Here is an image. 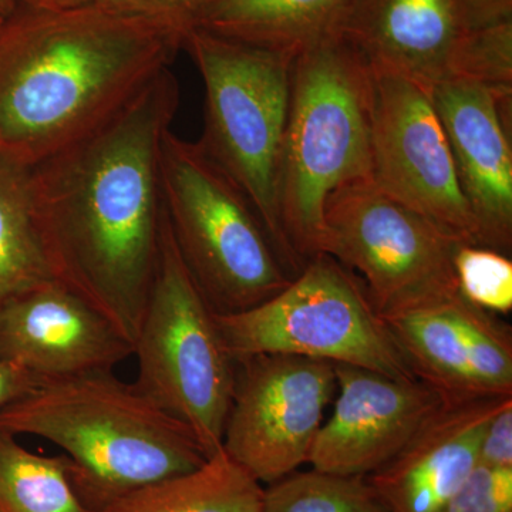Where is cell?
<instances>
[{"label":"cell","instance_id":"cell-1","mask_svg":"<svg viewBox=\"0 0 512 512\" xmlns=\"http://www.w3.org/2000/svg\"><path fill=\"white\" fill-rule=\"evenodd\" d=\"M178 106L180 84L168 67L92 133L30 168L57 279L133 346L160 262L161 148Z\"/></svg>","mask_w":512,"mask_h":512},{"label":"cell","instance_id":"cell-2","mask_svg":"<svg viewBox=\"0 0 512 512\" xmlns=\"http://www.w3.org/2000/svg\"><path fill=\"white\" fill-rule=\"evenodd\" d=\"M184 32L97 3L0 25V157L32 168L110 119L183 50Z\"/></svg>","mask_w":512,"mask_h":512},{"label":"cell","instance_id":"cell-3","mask_svg":"<svg viewBox=\"0 0 512 512\" xmlns=\"http://www.w3.org/2000/svg\"><path fill=\"white\" fill-rule=\"evenodd\" d=\"M0 429L59 447L74 491L92 512L208 460L183 423L113 370L45 380L0 410Z\"/></svg>","mask_w":512,"mask_h":512},{"label":"cell","instance_id":"cell-4","mask_svg":"<svg viewBox=\"0 0 512 512\" xmlns=\"http://www.w3.org/2000/svg\"><path fill=\"white\" fill-rule=\"evenodd\" d=\"M372 170V73L329 33L293 59L279 164V225L299 271L322 254L330 195Z\"/></svg>","mask_w":512,"mask_h":512},{"label":"cell","instance_id":"cell-5","mask_svg":"<svg viewBox=\"0 0 512 512\" xmlns=\"http://www.w3.org/2000/svg\"><path fill=\"white\" fill-rule=\"evenodd\" d=\"M183 50L204 83L201 150L244 192L289 274L299 272L278 217V177L295 56L185 30Z\"/></svg>","mask_w":512,"mask_h":512},{"label":"cell","instance_id":"cell-6","mask_svg":"<svg viewBox=\"0 0 512 512\" xmlns=\"http://www.w3.org/2000/svg\"><path fill=\"white\" fill-rule=\"evenodd\" d=\"M161 192L175 247L212 311H248L291 282L244 192L173 130L161 148Z\"/></svg>","mask_w":512,"mask_h":512},{"label":"cell","instance_id":"cell-7","mask_svg":"<svg viewBox=\"0 0 512 512\" xmlns=\"http://www.w3.org/2000/svg\"><path fill=\"white\" fill-rule=\"evenodd\" d=\"M133 356L138 392L183 423L205 456L218 453L237 362L225 348L215 312L178 254L165 212L160 262Z\"/></svg>","mask_w":512,"mask_h":512},{"label":"cell","instance_id":"cell-8","mask_svg":"<svg viewBox=\"0 0 512 512\" xmlns=\"http://www.w3.org/2000/svg\"><path fill=\"white\" fill-rule=\"evenodd\" d=\"M215 319L235 362L293 355L417 379L363 282L326 254L309 259L268 301Z\"/></svg>","mask_w":512,"mask_h":512},{"label":"cell","instance_id":"cell-9","mask_svg":"<svg viewBox=\"0 0 512 512\" xmlns=\"http://www.w3.org/2000/svg\"><path fill=\"white\" fill-rule=\"evenodd\" d=\"M461 244L372 180L345 185L326 201L322 254L360 275L382 318L457 295Z\"/></svg>","mask_w":512,"mask_h":512},{"label":"cell","instance_id":"cell-10","mask_svg":"<svg viewBox=\"0 0 512 512\" xmlns=\"http://www.w3.org/2000/svg\"><path fill=\"white\" fill-rule=\"evenodd\" d=\"M335 389V365L323 360H238L222 450L261 484L289 476L308 463Z\"/></svg>","mask_w":512,"mask_h":512},{"label":"cell","instance_id":"cell-11","mask_svg":"<svg viewBox=\"0 0 512 512\" xmlns=\"http://www.w3.org/2000/svg\"><path fill=\"white\" fill-rule=\"evenodd\" d=\"M372 161L380 190L457 241L478 245L476 220L429 87L372 73Z\"/></svg>","mask_w":512,"mask_h":512},{"label":"cell","instance_id":"cell-12","mask_svg":"<svg viewBox=\"0 0 512 512\" xmlns=\"http://www.w3.org/2000/svg\"><path fill=\"white\" fill-rule=\"evenodd\" d=\"M335 375V407L320 427L308 460L323 473H376L444 402L420 379H394L349 365H335Z\"/></svg>","mask_w":512,"mask_h":512},{"label":"cell","instance_id":"cell-13","mask_svg":"<svg viewBox=\"0 0 512 512\" xmlns=\"http://www.w3.org/2000/svg\"><path fill=\"white\" fill-rule=\"evenodd\" d=\"M133 350L100 309L62 281L0 305V359L42 382L113 370Z\"/></svg>","mask_w":512,"mask_h":512},{"label":"cell","instance_id":"cell-14","mask_svg":"<svg viewBox=\"0 0 512 512\" xmlns=\"http://www.w3.org/2000/svg\"><path fill=\"white\" fill-rule=\"evenodd\" d=\"M458 183L478 228V245L512 248L511 101L470 80L431 89Z\"/></svg>","mask_w":512,"mask_h":512},{"label":"cell","instance_id":"cell-15","mask_svg":"<svg viewBox=\"0 0 512 512\" xmlns=\"http://www.w3.org/2000/svg\"><path fill=\"white\" fill-rule=\"evenodd\" d=\"M467 30L453 0H350L330 33L370 72L433 89L453 79Z\"/></svg>","mask_w":512,"mask_h":512},{"label":"cell","instance_id":"cell-16","mask_svg":"<svg viewBox=\"0 0 512 512\" xmlns=\"http://www.w3.org/2000/svg\"><path fill=\"white\" fill-rule=\"evenodd\" d=\"M511 400L443 402L396 457L367 476L390 512H440L477 467L488 423Z\"/></svg>","mask_w":512,"mask_h":512},{"label":"cell","instance_id":"cell-17","mask_svg":"<svg viewBox=\"0 0 512 512\" xmlns=\"http://www.w3.org/2000/svg\"><path fill=\"white\" fill-rule=\"evenodd\" d=\"M349 2L210 0L195 16L191 26L296 56L332 32Z\"/></svg>","mask_w":512,"mask_h":512},{"label":"cell","instance_id":"cell-18","mask_svg":"<svg viewBox=\"0 0 512 512\" xmlns=\"http://www.w3.org/2000/svg\"><path fill=\"white\" fill-rule=\"evenodd\" d=\"M457 295L384 316L414 375L444 402L477 399L466 339L457 315Z\"/></svg>","mask_w":512,"mask_h":512},{"label":"cell","instance_id":"cell-19","mask_svg":"<svg viewBox=\"0 0 512 512\" xmlns=\"http://www.w3.org/2000/svg\"><path fill=\"white\" fill-rule=\"evenodd\" d=\"M264 491L221 448L197 470L138 488L99 512H262Z\"/></svg>","mask_w":512,"mask_h":512},{"label":"cell","instance_id":"cell-20","mask_svg":"<svg viewBox=\"0 0 512 512\" xmlns=\"http://www.w3.org/2000/svg\"><path fill=\"white\" fill-rule=\"evenodd\" d=\"M59 281L37 220L30 168L0 157V305Z\"/></svg>","mask_w":512,"mask_h":512},{"label":"cell","instance_id":"cell-21","mask_svg":"<svg viewBox=\"0 0 512 512\" xmlns=\"http://www.w3.org/2000/svg\"><path fill=\"white\" fill-rule=\"evenodd\" d=\"M16 437L0 429V512H92L74 491L66 456L33 453Z\"/></svg>","mask_w":512,"mask_h":512},{"label":"cell","instance_id":"cell-22","mask_svg":"<svg viewBox=\"0 0 512 512\" xmlns=\"http://www.w3.org/2000/svg\"><path fill=\"white\" fill-rule=\"evenodd\" d=\"M262 512H390L363 476L293 471L264 491Z\"/></svg>","mask_w":512,"mask_h":512},{"label":"cell","instance_id":"cell-23","mask_svg":"<svg viewBox=\"0 0 512 512\" xmlns=\"http://www.w3.org/2000/svg\"><path fill=\"white\" fill-rule=\"evenodd\" d=\"M457 315L466 339L471 379L480 397L512 396V339L510 328L458 296Z\"/></svg>","mask_w":512,"mask_h":512},{"label":"cell","instance_id":"cell-24","mask_svg":"<svg viewBox=\"0 0 512 512\" xmlns=\"http://www.w3.org/2000/svg\"><path fill=\"white\" fill-rule=\"evenodd\" d=\"M453 79L483 84L511 101L512 20L467 30L457 50Z\"/></svg>","mask_w":512,"mask_h":512},{"label":"cell","instance_id":"cell-25","mask_svg":"<svg viewBox=\"0 0 512 512\" xmlns=\"http://www.w3.org/2000/svg\"><path fill=\"white\" fill-rule=\"evenodd\" d=\"M453 264L458 293L466 301L494 315L512 311V262L507 254L461 244Z\"/></svg>","mask_w":512,"mask_h":512},{"label":"cell","instance_id":"cell-26","mask_svg":"<svg viewBox=\"0 0 512 512\" xmlns=\"http://www.w3.org/2000/svg\"><path fill=\"white\" fill-rule=\"evenodd\" d=\"M440 512H512V468L477 464Z\"/></svg>","mask_w":512,"mask_h":512},{"label":"cell","instance_id":"cell-27","mask_svg":"<svg viewBox=\"0 0 512 512\" xmlns=\"http://www.w3.org/2000/svg\"><path fill=\"white\" fill-rule=\"evenodd\" d=\"M208 2L210 0H93V3L103 8L124 15L143 16L170 23L184 33Z\"/></svg>","mask_w":512,"mask_h":512},{"label":"cell","instance_id":"cell-28","mask_svg":"<svg viewBox=\"0 0 512 512\" xmlns=\"http://www.w3.org/2000/svg\"><path fill=\"white\" fill-rule=\"evenodd\" d=\"M478 464L512 468V400L488 423L478 451Z\"/></svg>","mask_w":512,"mask_h":512},{"label":"cell","instance_id":"cell-29","mask_svg":"<svg viewBox=\"0 0 512 512\" xmlns=\"http://www.w3.org/2000/svg\"><path fill=\"white\" fill-rule=\"evenodd\" d=\"M467 29L512 20V0H453Z\"/></svg>","mask_w":512,"mask_h":512},{"label":"cell","instance_id":"cell-30","mask_svg":"<svg viewBox=\"0 0 512 512\" xmlns=\"http://www.w3.org/2000/svg\"><path fill=\"white\" fill-rule=\"evenodd\" d=\"M42 380L15 363L0 359V410L36 389Z\"/></svg>","mask_w":512,"mask_h":512},{"label":"cell","instance_id":"cell-31","mask_svg":"<svg viewBox=\"0 0 512 512\" xmlns=\"http://www.w3.org/2000/svg\"><path fill=\"white\" fill-rule=\"evenodd\" d=\"M92 2L93 0H18V5L30 9L60 10L77 8Z\"/></svg>","mask_w":512,"mask_h":512},{"label":"cell","instance_id":"cell-32","mask_svg":"<svg viewBox=\"0 0 512 512\" xmlns=\"http://www.w3.org/2000/svg\"><path fill=\"white\" fill-rule=\"evenodd\" d=\"M18 0H0V16L8 18L18 9Z\"/></svg>","mask_w":512,"mask_h":512},{"label":"cell","instance_id":"cell-33","mask_svg":"<svg viewBox=\"0 0 512 512\" xmlns=\"http://www.w3.org/2000/svg\"><path fill=\"white\" fill-rule=\"evenodd\" d=\"M3 20H5V18H3V16H0V25H2Z\"/></svg>","mask_w":512,"mask_h":512}]
</instances>
